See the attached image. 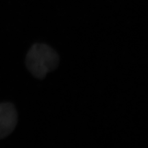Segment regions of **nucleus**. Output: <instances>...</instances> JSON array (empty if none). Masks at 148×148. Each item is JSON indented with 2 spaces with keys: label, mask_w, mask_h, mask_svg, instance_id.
<instances>
[{
  "label": "nucleus",
  "mask_w": 148,
  "mask_h": 148,
  "mask_svg": "<svg viewBox=\"0 0 148 148\" xmlns=\"http://www.w3.org/2000/svg\"><path fill=\"white\" fill-rule=\"evenodd\" d=\"M59 56L45 44L36 43L31 47L26 57V65L34 77L42 79L58 66Z\"/></svg>",
  "instance_id": "obj_1"
},
{
  "label": "nucleus",
  "mask_w": 148,
  "mask_h": 148,
  "mask_svg": "<svg viewBox=\"0 0 148 148\" xmlns=\"http://www.w3.org/2000/svg\"><path fill=\"white\" fill-rule=\"evenodd\" d=\"M17 123V112L10 103L0 104V138L8 136Z\"/></svg>",
  "instance_id": "obj_2"
}]
</instances>
